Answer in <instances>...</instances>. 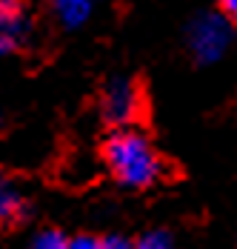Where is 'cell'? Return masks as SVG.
Segmentation results:
<instances>
[{
  "label": "cell",
  "mask_w": 237,
  "mask_h": 249,
  "mask_svg": "<svg viewBox=\"0 0 237 249\" xmlns=\"http://www.w3.org/2000/svg\"><path fill=\"white\" fill-rule=\"evenodd\" d=\"M100 158L109 175L123 189H152L166 178V158L157 152L152 138L137 126L112 129L100 146Z\"/></svg>",
  "instance_id": "obj_1"
},
{
  "label": "cell",
  "mask_w": 237,
  "mask_h": 249,
  "mask_svg": "<svg viewBox=\"0 0 237 249\" xmlns=\"http://www.w3.org/2000/svg\"><path fill=\"white\" fill-rule=\"evenodd\" d=\"M146 115V92L137 77L115 75L100 89V118L112 129L137 126Z\"/></svg>",
  "instance_id": "obj_2"
},
{
  "label": "cell",
  "mask_w": 237,
  "mask_h": 249,
  "mask_svg": "<svg viewBox=\"0 0 237 249\" xmlns=\"http://www.w3.org/2000/svg\"><path fill=\"white\" fill-rule=\"evenodd\" d=\"M186 40H189V52L197 63H214L223 57V52L229 49L232 40V23L217 12H203L197 15L186 29Z\"/></svg>",
  "instance_id": "obj_3"
},
{
  "label": "cell",
  "mask_w": 237,
  "mask_h": 249,
  "mask_svg": "<svg viewBox=\"0 0 237 249\" xmlns=\"http://www.w3.org/2000/svg\"><path fill=\"white\" fill-rule=\"evenodd\" d=\"M29 37V18L20 0H0V57L23 49Z\"/></svg>",
  "instance_id": "obj_4"
},
{
  "label": "cell",
  "mask_w": 237,
  "mask_h": 249,
  "mask_svg": "<svg viewBox=\"0 0 237 249\" xmlns=\"http://www.w3.org/2000/svg\"><path fill=\"white\" fill-rule=\"evenodd\" d=\"M29 218L26 195L0 172V229H15Z\"/></svg>",
  "instance_id": "obj_5"
},
{
  "label": "cell",
  "mask_w": 237,
  "mask_h": 249,
  "mask_svg": "<svg viewBox=\"0 0 237 249\" xmlns=\"http://www.w3.org/2000/svg\"><path fill=\"white\" fill-rule=\"evenodd\" d=\"M54 12L63 20V26H80L89 12H92V0H54Z\"/></svg>",
  "instance_id": "obj_6"
},
{
  "label": "cell",
  "mask_w": 237,
  "mask_h": 249,
  "mask_svg": "<svg viewBox=\"0 0 237 249\" xmlns=\"http://www.w3.org/2000/svg\"><path fill=\"white\" fill-rule=\"evenodd\" d=\"M29 249H71V235L60 232V229H40Z\"/></svg>",
  "instance_id": "obj_7"
},
{
  "label": "cell",
  "mask_w": 237,
  "mask_h": 249,
  "mask_svg": "<svg viewBox=\"0 0 237 249\" xmlns=\"http://www.w3.org/2000/svg\"><path fill=\"white\" fill-rule=\"evenodd\" d=\"M135 249H174V241L166 229H152L135 238Z\"/></svg>",
  "instance_id": "obj_8"
},
{
  "label": "cell",
  "mask_w": 237,
  "mask_h": 249,
  "mask_svg": "<svg viewBox=\"0 0 237 249\" xmlns=\"http://www.w3.org/2000/svg\"><path fill=\"white\" fill-rule=\"evenodd\" d=\"M71 249H103V241L100 235L80 232V235H71Z\"/></svg>",
  "instance_id": "obj_9"
},
{
  "label": "cell",
  "mask_w": 237,
  "mask_h": 249,
  "mask_svg": "<svg viewBox=\"0 0 237 249\" xmlns=\"http://www.w3.org/2000/svg\"><path fill=\"white\" fill-rule=\"evenodd\" d=\"M103 249H135V241L126 235H100Z\"/></svg>",
  "instance_id": "obj_10"
},
{
  "label": "cell",
  "mask_w": 237,
  "mask_h": 249,
  "mask_svg": "<svg viewBox=\"0 0 237 249\" xmlns=\"http://www.w3.org/2000/svg\"><path fill=\"white\" fill-rule=\"evenodd\" d=\"M217 3V12L229 20L232 26H237V0H214Z\"/></svg>",
  "instance_id": "obj_11"
}]
</instances>
